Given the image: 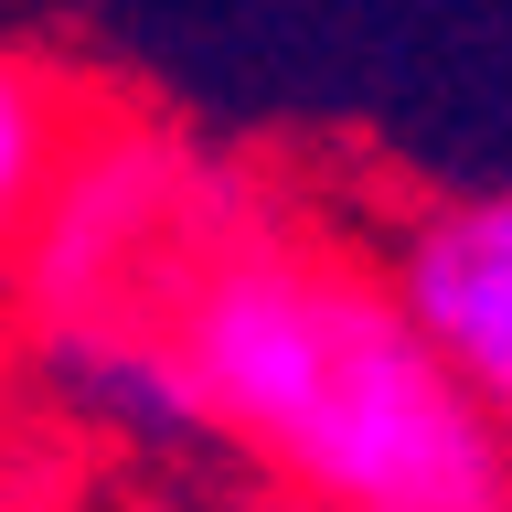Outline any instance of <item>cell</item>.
<instances>
[{
	"label": "cell",
	"mask_w": 512,
	"mask_h": 512,
	"mask_svg": "<svg viewBox=\"0 0 512 512\" xmlns=\"http://www.w3.org/2000/svg\"><path fill=\"white\" fill-rule=\"evenodd\" d=\"M160 331L288 512H512V438L363 256L256 214Z\"/></svg>",
	"instance_id": "6da1fadb"
},
{
	"label": "cell",
	"mask_w": 512,
	"mask_h": 512,
	"mask_svg": "<svg viewBox=\"0 0 512 512\" xmlns=\"http://www.w3.org/2000/svg\"><path fill=\"white\" fill-rule=\"evenodd\" d=\"M256 224V192L160 128H86L22 235V310L43 320H171L203 267Z\"/></svg>",
	"instance_id": "7a4b0ae2"
},
{
	"label": "cell",
	"mask_w": 512,
	"mask_h": 512,
	"mask_svg": "<svg viewBox=\"0 0 512 512\" xmlns=\"http://www.w3.org/2000/svg\"><path fill=\"white\" fill-rule=\"evenodd\" d=\"M384 278L406 299L448 374L470 384V406L512 438V192H459L395 224Z\"/></svg>",
	"instance_id": "3957f363"
},
{
	"label": "cell",
	"mask_w": 512,
	"mask_h": 512,
	"mask_svg": "<svg viewBox=\"0 0 512 512\" xmlns=\"http://www.w3.org/2000/svg\"><path fill=\"white\" fill-rule=\"evenodd\" d=\"M32 363L54 384V406L107 448H139V459H214L224 448L160 320H43Z\"/></svg>",
	"instance_id": "277c9868"
},
{
	"label": "cell",
	"mask_w": 512,
	"mask_h": 512,
	"mask_svg": "<svg viewBox=\"0 0 512 512\" xmlns=\"http://www.w3.org/2000/svg\"><path fill=\"white\" fill-rule=\"evenodd\" d=\"M75 139H86V96L64 86L43 54L0 43V256H22L54 171L75 160Z\"/></svg>",
	"instance_id": "5b68a950"
},
{
	"label": "cell",
	"mask_w": 512,
	"mask_h": 512,
	"mask_svg": "<svg viewBox=\"0 0 512 512\" xmlns=\"http://www.w3.org/2000/svg\"><path fill=\"white\" fill-rule=\"evenodd\" d=\"M0 512H64V491H54V470L32 459L11 427H0Z\"/></svg>",
	"instance_id": "8992f818"
},
{
	"label": "cell",
	"mask_w": 512,
	"mask_h": 512,
	"mask_svg": "<svg viewBox=\"0 0 512 512\" xmlns=\"http://www.w3.org/2000/svg\"><path fill=\"white\" fill-rule=\"evenodd\" d=\"M256 512H288V502H256Z\"/></svg>",
	"instance_id": "52a82bcc"
}]
</instances>
